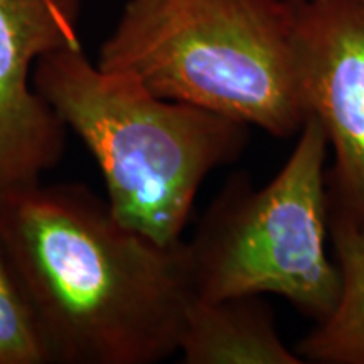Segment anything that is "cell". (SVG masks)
I'll list each match as a JSON object with an SVG mask.
<instances>
[{
    "instance_id": "obj_1",
    "label": "cell",
    "mask_w": 364,
    "mask_h": 364,
    "mask_svg": "<svg viewBox=\"0 0 364 364\" xmlns=\"http://www.w3.org/2000/svg\"><path fill=\"white\" fill-rule=\"evenodd\" d=\"M0 250L49 363L152 364L179 353L194 300L184 241L161 247L80 184L0 199Z\"/></svg>"
},
{
    "instance_id": "obj_2",
    "label": "cell",
    "mask_w": 364,
    "mask_h": 364,
    "mask_svg": "<svg viewBox=\"0 0 364 364\" xmlns=\"http://www.w3.org/2000/svg\"><path fill=\"white\" fill-rule=\"evenodd\" d=\"M33 83L95 157L117 221L161 247L181 243L203 182L247 147L248 125L157 97L83 48L46 54Z\"/></svg>"
},
{
    "instance_id": "obj_3",
    "label": "cell",
    "mask_w": 364,
    "mask_h": 364,
    "mask_svg": "<svg viewBox=\"0 0 364 364\" xmlns=\"http://www.w3.org/2000/svg\"><path fill=\"white\" fill-rule=\"evenodd\" d=\"M292 31L289 0H129L97 65L287 139L307 118Z\"/></svg>"
},
{
    "instance_id": "obj_4",
    "label": "cell",
    "mask_w": 364,
    "mask_h": 364,
    "mask_svg": "<svg viewBox=\"0 0 364 364\" xmlns=\"http://www.w3.org/2000/svg\"><path fill=\"white\" fill-rule=\"evenodd\" d=\"M329 140L307 115L297 144L272 181L255 188L233 174L184 243L194 299L279 295L314 322L331 316L341 290L327 255Z\"/></svg>"
},
{
    "instance_id": "obj_5",
    "label": "cell",
    "mask_w": 364,
    "mask_h": 364,
    "mask_svg": "<svg viewBox=\"0 0 364 364\" xmlns=\"http://www.w3.org/2000/svg\"><path fill=\"white\" fill-rule=\"evenodd\" d=\"M289 4L300 102L324 129L334 157L326 174L329 206L364 218V2Z\"/></svg>"
},
{
    "instance_id": "obj_6",
    "label": "cell",
    "mask_w": 364,
    "mask_h": 364,
    "mask_svg": "<svg viewBox=\"0 0 364 364\" xmlns=\"http://www.w3.org/2000/svg\"><path fill=\"white\" fill-rule=\"evenodd\" d=\"M83 0H0V199L41 182L61 161L66 127L36 91L41 58L83 48Z\"/></svg>"
},
{
    "instance_id": "obj_7",
    "label": "cell",
    "mask_w": 364,
    "mask_h": 364,
    "mask_svg": "<svg viewBox=\"0 0 364 364\" xmlns=\"http://www.w3.org/2000/svg\"><path fill=\"white\" fill-rule=\"evenodd\" d=\"M179 353L186 364H302L277 331L262 295L194 299L186 316Z\"/></svg>"
},
{
    "instance_id": "obj_8",
    "label": "cell",
    "mask_w": 364,
    "mask_h": 364,
    "mask_svg": "<svg viewBox=\"0 0 364 364\" xmlns=\"http://www.w3.org/2000/svg\"><path fill=\"white\" fill-rule=\"evenodd\" d=\"M329 236L341 275L338 302L297 344L304 363L364 364V218L329 206Z\"/></svg>"
},
{
    "instance_id": "obj_9",
    "label": "cell",
    "mask_w": 364,
    "mask_h": 364,
    "mask_svg": "<svg viewBox=\"0 0 364 364\" xmlns=\"http://www.w3.org/2000/svg\"><path fill=\"white\" fill-rule=\"evenodd\" d=\"M49 363L38 321L0 250V364Z\"/></svg>"
},
{
    "instance_id": "obj_10",
    "label": "cell",
    "mask_w": 364,
    "mask_h": 364,
    "mask_svg": "<svg viewBox=\"0 0 364 364\" xmlns=\"http://www.w3.org/2000/svg\"><path fill=\"white\" fill-rule=\"evenodd\" d=\"M361 2H364V0H361Z\"/></svg>"
}]
</instances>
